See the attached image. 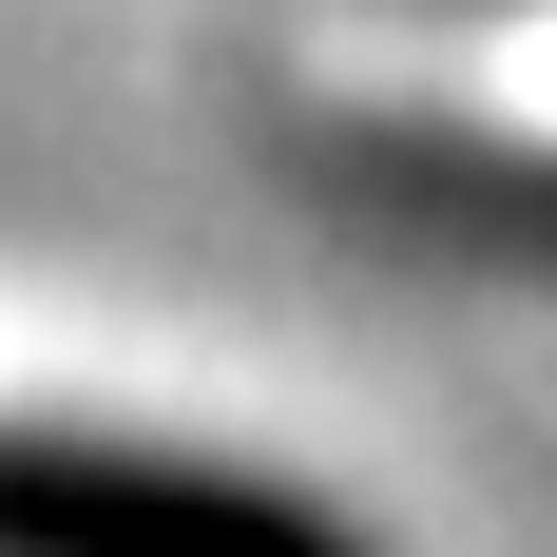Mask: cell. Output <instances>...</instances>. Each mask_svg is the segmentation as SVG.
I'll use <instances>...</instances> for the list:
<instances>
[{
    "label": "cell",
    "mask_w": 557,
    "mask_h": 557,
    "mask_svg": "<svg viewBox=\"0 0 557 557\" xmlns=\"http://www.w3.org/2000/svg\"><path fill=\"white\" fill-rule=\"evenodd\" d=\"M0 557H385L346 500L135 423H0Z\"/></svg>",
    "instance_id": "obj_1"
}]
</instances>
